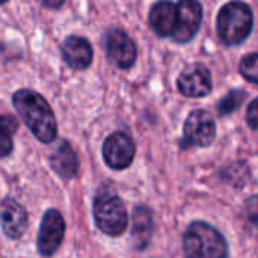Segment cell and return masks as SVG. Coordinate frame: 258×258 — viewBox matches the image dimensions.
Wrapping results in <instances>:
<instances>
[{
  "instance_id": "obj_1",
  "label": "cell",
  "mask_w": 258,
  "mask_h": 258,
  "mask_svg": "<svg viewBox=\"0 0 258 258\" xmlns=\"http://www.w3.org/2000/svg\"><path fill=\"white\" fill-rule=\"evenodd\" d=\"M12 104L38 141L50 144L56 139V118L50 104L41 94L32 89H18L12 95Z\"/></svg>"
},
{
  "instance_id": "obj_2",
  "label": "cell",
  "mask_w": 258,
  "mask_h": 258,
  "mask_svg": "<svg viewBox=\"0 0 258 258\" xmlns=\"http://www.w3.org/2000/svg\"><path fill=\"white\" fill-rule=\"evenodd\" d=\"M183 248L190 258H222L228 255V246L222 234L212 225L197 221L183 236Z\"/></svg>"
},
{
  "instance_id": "obj_3",
  "label": "cell",
  "mask_w": 258,
  "mask_h": 258,
  "mask_svg": "<svg viewBox=\"0 0 258 258\" xmlns=\"http://www.w3.org/2000/svg\"><path fill=\"white\" fill-rule=\"evenodd\" d=\"M252 24V11L240 0L228 2L218 14V35L227 45L242 44L249 36Z\"/></svg>"
},
{
  "instance_id": "obj_4",
  "label": "cell",
  "mask_w": 258,
  "mask_h": 258,
  "mask_svg": "<svg viewBox=\"0 0 258 258\" xmlns=\"http://www.w3.org/2000/svg\"><path fill=\"white\" fill-rule=\"evenodd\" d=\"M94 218L100 231L107 236H121L128 224L124 201L115 194H100L94 200Z\"/></svg>"
},
{
  "instance_id": "obj_5",
  "label": "cell",
  "mask_w": 258,
  "mask_h": 258,
  "mask_svg": "<svg viewBox=\"0 0 258 258\" xmlns=\"http://www.w3.org/2000/svg\"><path fill=\"white\" fill-rule=\"evenodd\" d=\"M65 221L63 216L56 209H50L44 213L39 234H38V251L44 257H51L57 252L63 242Z\"/></svg>"
},
{
  "instance_id": "obj_6",
  "label": "cell",
  "mask_w": 258,
  "mask_h": 258,
  "mask_svg": "<svg viewBox=\"0 0 258 258\" xmlns=\"http://www.w3.org/2000/svg\"><path fill=\"white\" fill-rule=\"evenodd\" d=\"M216 138L215 119L206 110H194L183 128V139L186 147H209Z\"/></svg>"
},
{
  "instance_id": "obj_7",
  "label": "cell",
  "mask_w": 258,
  "mask_h": 258,
  "mask_svg": "<svg viewBox=\"0 0 258 258\" xmlns=\"http://www.w3.org/2000/svg\"><path fill=\"white\" fill-rule=\"evenodd\" d=\"M104 45L107 57L121 70H128L136 60V45L133 39L121 29L112 27L104 35Z\"/></svg>"
},
{
  "instance_id": "obj_8",
  "label": "cell",
  "mask_w": 258,
  "mask_h": 258,
  "mask_svg": "<svg viewBox=\"0 0 258 258\" xmlns=\"http://www.w3.org/2000/svg\"><path fill=\"white\" fill-rule=\"evenodd\" d=\"M103 159L106 165L115 171L128 168L135 159V144L132 138L122 132L112 133L103 144Z\"/></svg>"
},
{
  "instance_id": "obj_9",
  "label": "cell",
  "mask_w": 258,
  "mask_h": 258,
  "mask_svg": "<svg viewBox=\"0 0 258 258\" xmlns=\"http://www.w3.org/2000/svg\"><path fill=\"white\" fill-rule=\"evenodd\" d=\"M177 27L172 38L177 42H189L200 30L203 6L198 0H180L177 5Z\"/></svg>"
},
{
  "instance_id": "obj_10",
  "label": "cell",
  "mask_w": 258,
  "mask_h": 258,
  "mask_svg": "<svg viewBox=\"0 0 258 258\" xmlns=\"http://www.w3.org/2000/svg\"><path fill=\"white\" fill-rule=\"evenodd\" d=\"M178 89L184 97L201 98L210 94L212 91V74L209 68L203 63L189 65L181 71L177 80Z\"/></svg>"
},
{
  "instance_id": "obj_11",
  "label": "cell",
  "mask_w": 258,
  "mask_h": 258,
  "mask_svg": "<svg viewBox=\"0 0 258 258\" xmlns=\"http://www.w3.org/2000/svg\"><path fill=\"white\" fill-rule=\"evenodd\" d=\"M2 230L9 239H20L27 230V212L12 198H6L0 204Z\"/></svg>"
},
{
  "instance_id": "obj_12",
  "label": "cell",
  "mask_w": 258,
  "mask_h": 258,
  "mask_svg": "<svg viewBox=\"0 0 258 258\" xmlns=\"http://www.w3.org/2000/svg\"><path fill=\"white\" fill-rule=\"evenodd\" d=\"M92 47L83 36L71 35L62 44V57L73 70H86L92 62Z\"/></svg>"
},
{
  "instance_id": "obj_13",
  "label": "cell",
  "mask_w": 258,
  "mask_h": 258,
  "mask_svg": "<svg viewBox=\"0 0 258 258\" xmlns=\"http://www.w3.org/2000/svg\"><path fill=\"white\" fill-rule=\"evenodd\" d=\"M177 5L169 0H160L150 11V26L159 36H172L177 27Z\"/></svg>"
},
{
  "instance_id": "obj_14",
  "label": "cell",
  "mask_w": 258,
  "mask_h": 258,
  "mask_svg": "<svg viewBox=\"0 0 258 258\" xmlns=\"http://www.w3.org/2000/svg\"><path fill=\"white\" fill-rule=\"evenodd\" d=\"M50 163H51L53 171L65 180L73 178L79 171L77 154L73 150V147L70 145V142H67V141H60L59 145L54 148V151L50 157Z\"/></svg>"
},
{
  "instance_id": "obj_15",
  "label": "cell",
  "mask_w": 258,
  "mask_h": 258,
  "mask_svg": "<svg viewBox=\"0 0 258 258\" xmlns=\"http://www.w3.org/2000/svg\"><path fill=\"white\" fill-rule=\"evenodd\" d=\"M151 233H153L151 212L144 206L136 207L133 212V228H132L133 245L138 249H144L151 239Z\"/></svg>"
},
{
  "instance_id": "obj_16",
  "label": "cell",
  "mask_w": 258,
  "mask_h": 258,
  "mask_svg": "<svg viewBox=\"0 0 258 258\" xmlns=\"http://www.w3.org/2000/svg\"><path fill=\"white\" fill-rule=\"evenodd\" d=\"M18 128V121L14 115H0V159L12 153V136Z\"/></svg>"
},
{
  "instance_id": "obj_17",
  "label": "cell",
  "mask_w": 258,
  "mask_h": 258,
  "mask_svg": "<svg viewBox=\"0 0 258 258\" xmlns=\"http://www.w3.org/2000/svg\"><path fill=\"white\" fill-rule=\"evenodd\" d=\"M246 98V92L242 89H233L230 91L218 104V112L219 115H230L233 112H236L245 101Z\"/></svg>"
},
{
  "instance_id": "obj_18",
  "label": "cell",
  "mask_w": 258,
  "mask_h": 258,
  "mask_svg": "<svg viewBox=\"0 0 258 258\" xmlns=\"http://www.w3.org/2000/svg\"><path fill=\"white\" fill-rule=\"evenodd\" d=\"M240 73L248 82L258 83V53H251L242 59Z\"/></svg>"
},
{
  "instance_id": "obj_19",
  "label": "cell",
  "mask_w": 258,
  "mask_h": 258,
  "mask_svg": "<svg viewBox=\"0 0 258 258\" xmlns=\"http://www.w3.org/2000/svg\"><path fill=\"white\" fill-rule=\"evenodd\" d=\"M245 213L251 224L258 225V195H252L245 203Z\"/></svg>"
},
{
  "instance_id": "obj_20",
  "label": "cell",
  "mask_w": 258,
  "mask_h": 258,
  "mask_svg": "<svg viewBox=\"0 0 258 258\" xmlns=\"http://www.w3.org/2000/svg\"><path fill=\"white\" fill-rule=\"evenodd\" d=\"M246 122L251 128L258 130V98L251 101L246 110Z\"/></svg>"
},
{
  "instance_id": "obj_21",
  "label": "cell",
  "mask_w": 258,
  "mask_h": 258,
  "mask_svg": "<svg viewBox=\"0 0 258 258\" xmlns=\"http://www.w3.org/2000/svg\"><path fill=\"white\" fill-rule=\"evenodd\" d=\"M39 3L48 9H59L65 3V0H39Z\"/></svg>"
},
{
  "instance_id": "obj_22",
  "label": "cell",
  "mask_w": 258,
  "mask_h": 258,
  "mask_svg": "<svg viewBox=\"0 0 258 258\" xmlns=\"http://www.w3.org/2000/svg\"><path fill=\"white\" fill-rule=\"evenodd\" d=\"M8 0H0V5H3V3H6Z\"/></svg>"
}]
</instances>
